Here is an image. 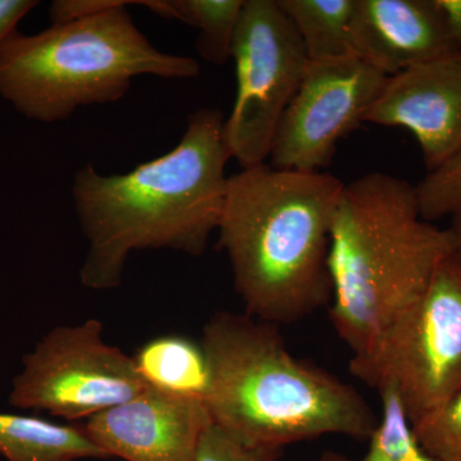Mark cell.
I'll use <instances>...</instances> for the list:
<instances>
[{
  "label": "cell",
  "instance_id": "cell-17",
  "mask_svg": "<svg viewBox=\"0 0 461 461\" xmlns=\"http://www.w3.org/2000/svg\"><path fill=\"white\" fill-rule=\"evenodd\" d=\"M382 412L359 461H438L420 445L402 400L390 387L378 391Z\"/></svg>",
  "mask_w": 461,
  "mask_h": 461
},
{
  "label": "cell",
  "instance_id": "cell-22",
  "mask_svg": "<svg viewBox=\"0 0 461 461\" xmlns=\"http://www.w3.org/2000/svg\"><path fill=\"white\" fill-rule=\"evenodd\" d=\"M453 39L455 47L461 51V0H435Z\"/></svg>",
  "mask_w": 461,
  "mask_h": 461
},
{
  "label": "cell",
  "instance_id": "cell-19",
  "mask_svg": "<svg viewBox=\"0 0 461 461\" xmlns=\"http://www.w3.org/2000/svg\"><path fill=\"white\" fill-rule=\"evenodd\" d=\"M420 445L438 461H461V388L435 411L414 421Z\"/></svg>",
  "mask_w": 461,
  "mask_h": 461
},
{
  "label": "cell",
  "instance_id": "cell-21",
  "mask_svg": "<svg viewBox=\"0 0 461 461\" xmlns=\"http://www.w3.org/2000/svg\"><path fill=\"white\" fill-rule=\"evenodd\" d=\"M38 5L36 0H0V47L17 32L20 21Z\"/></svg>",
  "mask_w": 461,
  "mask_h": 461
},
{
  "label": "cell",
  "instance_id": "cell-24",
  "mask_svg": "<svg viewBox=\"0 0 461 461\" xmlns=\"http://www.w3.org/2000/svg\"><path fill=\"white\" fill-rule=\"evenodd\" d=\"M317 461H355L344 454L336 453V451H326L321 455Z\"/></svg>",
  "mask_w": 461,
  "mask_h": 461
},
{
  "label": "cell",
  "instance_id": "cell-7",
  "mask_svg": "<svg viewBox=\"0 0 461 461\" xmlns=\"http://www.w3.org/2000/svg\"><path fill=\"white\" fill-rule=\"evenodd\" d=\"M236 96L224 118L230 159L241 169L264 165L309 59L277 0H245L233 36Z\"/></svg>",
  "mask_w": 461,
  "mask_h": 461
},
{
  "label": "cell",
  "instance_id": "cell-9",
  "mask_svg": "<svg viewBox=\"0 0 461 461\" xmlns=\"http://www.w3.org/2000/svg\"><path fill=\"white\" fill-rule=\"evenodd\" d=\"M387 77L357 57L311 62L269 154L276 168L323 172L339 141L364 122Z\"/></svg>",
  "mask_w": 461,
  "mask_h": 461
},
{
  "label": "cell",
  "instance_id": "cell-20",
  "mask_svg": "<svg viewBox=\"0 0 461 461\" xmlns=\"http://www.w3.org/2000/svg\"><path fill=\"white\" fill-rule=\"evenodd\" d=\"M284 448L242 444L212 423L206 427L194 461H280Z\"/></svg>",
  "mask_w": 461,
  "mask_h": 461
},
{
  "label": "cell",
  "instance_id": "cell-14",
  "mask_svg": "<svg viewBox=\"0 0 461 461\" xmlns=\"http://www.w3.org/2000/svg\"><path fill=\"white\" fill-rule=\"evenodd\" d=\"M133 360L149 387L204 402L209 372L202 346L180 336H165L142 346Z\"/></svg>",
  "mask_w": 461,
  "mask_h": 461
},
{
  "label": "cell",
  "instance_id": "cell-3",
  "mask_svg": "<svg viewBox=\"0 0 461 461\" xmlns=\"http://www.w3.org/2000/svg\"><path fill=\"white\" fill-rule=\"evenodd\" d=\"M200 346L212 423L242 444L285 448L330 435L364 441L377 426L366 399L294 357L276 324L224 312L205 324Z\"/></svg>",
  "mask_w": 461,
  "mask_h": 461
},
{
  "label": "cell",
  "instance_id": "cell-4",
  "mask_svg": "<svg viewBox=\"0 0 461 461\" xmlns=\"http://www.w3.org/2000/svg\"><path fill=\"white\" fill-rule=\"evenodd\" d=\"M454 251L450 229L421 217L408 181L373 172L344 185L330 229V318L353 355L420 299Z\"/></svg>",
  "mask_w": 461,
  "mask_h": 461
},
{
  "label": "cell",
  "instance_id": "cell-23",
  "mask_svg": "<svg viewBox=\"0 0 461 461\" xmlns=\"http://www.w3.org/2000/svg\"><path fill=\"white\" fill-rule=\"evenodd\" d=\"M448 229H450L454 236L455 249H456L457 253L461 256V213L451 218Z\"/></svg>",
  "mask_w": 461,
  "mask_h": 461
},
{
  "label": "cell",
  "instance_id": "cell-12",
  "mask_svg": "<svg viewBox=\"0 0 461 461\" xmlns=\"http://www.w3.org/2000/svg\"><path fill=\"white\" fill-rule=\"evenodd\" d=\"M348 42L386 77L459 51L435 0H355Z\"/></svg>",
  "mask_w": 461,
  "mask_h": 461
},
{
  "label": "cell",
  "instance_id": "cell-11",
  "mask_svg": "<svg viewBox=\"0 0 461 461\" xmlns=\"http://www.w3.org/2000/svg\"><path fill=\"white\" fill-rule=\"evenodd\" d=\"M211 421L203 400L148 386L130 402L89 418L83 429L108 457L194 461Z\"/></svg>",
  "mask_w": 461,
  "mask_h": 461
},
{
  "label": "cell",
  "instance_id": "cell-1",
  "mask_svg": "<svg viewBox=\"0 0 461 461\" xmlns=\"http://www.w3.org/2000/svg\"><path fill=\"white\" fill-rule=\"evenodd\" d=\"M223 123L220 109H198L177 147L165 156L124 175H100L93 165L76 172L72 198L89 242L80 272L84 286H120L132 251L204 253L229 191Z\"/></svg>",
  "mask_w": 461,
  "mask_h": 461
},
{
  "label": "cell",
  "instance_id": "cell-16",
  "mask_svg": "<svg viewBox=\"0 0 461 461\" xmlns=\"http://www.w3.org/2000/svg\"><path fill=\"white\" fill-rule=\"evenodd\" d=\"M245 0H142L162 17H171L196 27V50L203 59L222 66L230 58L233 36Z\"/></svg>",
  "mask_w": 461,
  "mask_h": 461
},
{
  "label": "cell",
  "instance_id": "cell-18",
  "mask_svg": "<svg viewBox=\"0 0 461 461\" xmlns=\"http://www.w3.org/2000/svg\"><path fill=\"white\" fill-rule=\"evenodd\" d=\"M421 217L435 223L461 213V145L415 186Z\"/></svg>",
  "mask_w": 461,
  "mask_h": 461
},
{
  "label": "cell",
  "instance_id": "cell-15",
  "mask_svg": "<svg viewBox=\"0 0 461 461\" xmlns=\"http://www.w3.org/2000/svg\"><path fill=\"white\" fill-rule=\"evenodd\" d=\"M311 62L351 56L348 33L355 0H277Z\"/></svg>",
  "mask_w": 461,
  "mask_h": 461
},
{
  "label": "cell",
  "instance_id": "cell-6",
  "mask_svg": "<svg viewBox=\"0 0 461 461\" xmlns=\"http://www.w3.org/2000/svg\"><path fill=\"white\" fill-rule=\"evenodd\" d=\"M351 375L379 391L393 388L411 423L461 388V256L437 267L420 299L369 350L353 355Z\"/></svg>",
  "mask_w": 461,
  "mask_h": 461
},
{
  "label": "cell",
  "instance_id": "cell-5",
  "mask_svg": "<svg viewBox=\"0 0 461 461\" xmlns=\"http://www.w3.org/2000/svg\"><path fill=\"white\" fill-rule=\"evenodd\" d=\"M132 3L108 0L96 14L33 35L12 33L0 47V96L29 120L54 123L122 99L139 76L198 77V60L148 41L127 9Z\"/></svg>",
  "mask_w": 461,
  "mask_h": 461
},
{
  "label": "cell",
  "instance_id": "cell-13",
  "mask_svg": "<svg viewBox=\"0 0 461 461\" xmlns=\"http://www.w3.org/2000/svg\"><path fill=\"white\" fill-rule=\"evenodd\" d=\"M0 455L7 461L108 459L83 427L0 412Z\"/></svg>",
  "mask_w": 461,
  "mask_h": 461
},
{
  "label": "cell",
  "instance_id": "cell-8",
  "mask_svg": "<svg viewBox=\"0 0 461 461\" xmlns=\"http://www.w3.org/2000/svg\"><path fill=\"white\" fill-rule=\"evenodd\" d=\"M147 387L133 357L104 341L99 321L87 320L51 330L25 355L9 403L65 420H89Z\"/></svg>",
  "mask_w": 461,
  "mask_h": 461
},
{
  "label": "cell",
  "instance_id": "cell-10",
  "mask_svg": "<svg viewBox=\"0 0 461 461\" xmlns=\"http://www.w3.org/2000/svg\"><path fill=\"white\" fill-rule=\"evenodd\" d=\"M364 122L408 130L427 172L441 166L461 145V51L387 77Z\"/></svg>",
  "mask_w": 461,
  "mask_h": 461
},
{
  "label": "cell",
  "instance_id": "cell-2",
  "mask_svg": "<svg viewBox=\"0 0 461 461\" xmlns=\"http://www.w3.org/2000/svg\"><path fill=\"white\" fill-rule=\"evenodd\" d=\"M344 182L268 163L229 177L218 233L247 314L303 320L330 302V229Z\"/></svg>",
  "mask_w": 461,
  "mask_h": 461
}]
</instances>
